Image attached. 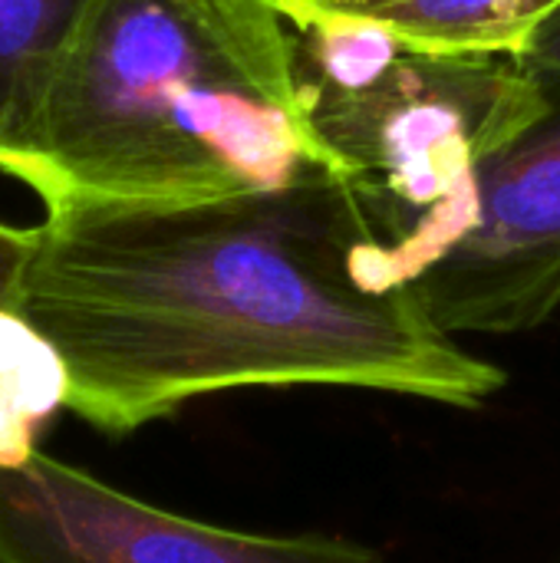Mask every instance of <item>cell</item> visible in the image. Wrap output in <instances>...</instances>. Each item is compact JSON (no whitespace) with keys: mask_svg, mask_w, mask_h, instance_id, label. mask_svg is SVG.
Returning a JSON list of instances; mask_svg holds the SVG:
<instances>
[{"mask_svg":"<svg viewBox=\"0 0 560 563\" xmlns=\"http://www.w3.org/2000/svg\"><path fill=\"white\" fill-rule=\"evenodd\" d=\"M10 307L122 439L231 389L337 386L479 409L505 369L449 336L340 178L218 201L56 198Z\"/></svg>","mask_w":560,"mask_h":563,"instance_id":"obj_1","label":"cell"},{"mask_svg":"<svg viewBox=\"0 0 560 563\" xmlns=\"http://www.w3.org/2000/svg\"><path fill=\"white\" fill-rule=\"evenodd\" d=\"M33 247H36V228H17L0 221V303L10 307Z\"/></svg>","mask_w":560,"mask_h":563,"instance_id":"obj_9","label":"cell"},{"mask_svg":"<svg viewBox=\"0 0 560 563\" xmlns=\"http://www.w3.org/2000/svg\"><path fill=\"white\" fill-rule=\"evenodd\" d=\"M518 59H525L548 82H560V10H554L521 46Z\"/></svg>","mask_w":560,"mask_h":563,"instance_id":"obj_10","label":"cell"},{"mask_svg":"<svg viewBox=\"0 0 560 563\" xmlns=\"http://www.w3.org/2000/svg\"><path fill=\"white\" fill-rule=\"evenodd\" d=\"M290 20H297V16H304V13H310V10H317V7H323L327 0H274Z\"/></svg>","mask_w":560,"mask_h":563,"instance_id":"obj_11","label":"cell"},{"mask_svg":"<svg viewBox=\"0 0 560 563\" xmlns=\"http://www.w3.org/2000/svg\"><path fill=\"white\" fill-rule=\"evenodd\" d=\"M66 402L69 373L59 350L23 313L0 303V468L30 462Z\"/></svg>","mask_w":560,"mask_h":563,"instance_id":"obj_8","label":"cell"},{"mask_svg":"<svg viewBox=\"0 0 560 563\" xmlns=\"http://www.w3.org/2000/svg\"><path fill=\"white\" fill-rule=\"evenodd\" d=\"M413 290L449 336L525 333L558 313L560 82L548 112L482 165L469 231Z\"/></svg>","mask_w":560,"mask_h":563,"instance_id":"obj_4","label":"cell"},{"mask_svg":"<svg viewBox=\"0 0 560 563\" xmlns=\"http://www.w3.org/2000/svg\"><path fill=\"white\" fill-rule=\"evenodd\" d=\"M320 10L370 16L426 53L518 56L560 0H327L310 13Z\"/></svg>","mask_w":560,"mask_h":563,"instance_id":"obj_6","label":"cell"},{"mask_svg":"<svg viewBox=\"0 0 560 563\" xmlns=\"http://www.w3.org/2000/svg\"><path fill=\"white\" fill-rule=\"evenodd\" d=\"M0 563H386L327 534H251L139 501L36 452L0 468Z\"/></svg>","mask_w":560,"mask_h":563,"instance_id":"obj_5","label":"cell"},{"mask_svg":"<svg viewBox=\"0 0 560 563\" xmlns=\"http://www.w3.org/2000/svg\"><path fill=\"white\" fill-rule=\"evenodd\" d=\"M92 0H0V172L10 175Z\"/></svg>","mask_w":560,"mask_h":563,"instance_id":"obj_7","label":"cell"},{"mask_svg":"<svg viewBox=\"0 0 560 563\" xmlns=\"http://www.w3.org/2000/svg\"><path fill=\"white\" fill-rule=\"evenodd\" d=\"M307 102L413 287L469 231L482 165L548 112L551 82L518 56L406 46L373 86Z\"/></svg>","mask_w":560,"mask_h":563,"instance_id":"obj_3","label":"cell"},{"mask_svg":"<svg viewBox=\"0 0 560 563\" xmlns=\"http://www.w3.org/2000/svg\"><path fill=\"white\" fill-rule=\"evenodd\" d=\"M10 178L99 201H218L343 168L274 0H92Z\"/></svg>","mask_w":560,"mask_h":563,"instance_id":"obj_2","label":"cell"}]
</instances>
